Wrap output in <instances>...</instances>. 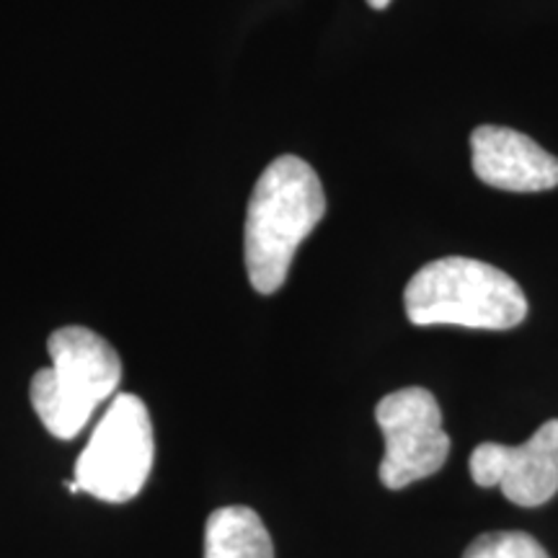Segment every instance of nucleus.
<instances>
[{"instance_id": "20e7f679", "label": "nucleus", "mask_w": 558, "mask_h": 558, "mask_svg": "<svg viewBox=\"0 0 558 558\" xmlns=\"http://www.w3.org/2000/svg\"><path fill=\"white\" fill-rule=\"evenodd\" d=\"M156 442L148 407L132 393L114 396L75 463L78 492L122 505L148 484Z\"/></svg>"}, {"instance_id": "f257e3e1", "label": "nucleus", "mask_w": 558, "mask_h": 558, "mask_svg": "<svg viewBox=\"0 0 558 558\" xmlns=\"http://www.w3.org/2000/svg\"><path fill=\"white\" fill-rule=\"evenodd\" d=\"M326 215L318 173L298 156H279L251 192L243 256L251 288L271 295L288 282L295 251Z\"/></svg>"}, {"instance_id": "6e6552de", "label": "nucleus", "mask_w": 558, "mask_h": 558, "mask_svg": "<svg viewBox=\"0 0 558 558\" xmlns=\"http://www.w3.org/2000/svg\"><path fill=\"white\" fill-rule=\"evenodd\" d=\"M205 558H275V543L254 509L222 507L207 520Z\"/></svg>"}, {"instance_id": "7ed1b4c3", "label": "nucleus", "mask_w": 558, "mask_h": 558, "mask_svg": "<svg viewBox=\"0 0 558 558\" xmlns=\"http://www.w3.org/2000/svg\"><path fill=\"white\" fill-rule=\"evenodd\" d=\"M52 365L32 378V407L47 432L78 437L122 383V360L107 339L86 326H65L47 341Z\"/></svg>"}, {"instance_id": "f03ea898", "label": "nucleus", "mask_w": 558, "mask_h": 558, "mask_svg": "<svg viewBox=\"0 0 558 558\" xmlns=\"http://www.w3.org/2000/svg\"><path fill=\"white\" fill-rule=\"evenodd\" d=\"M403 308L414 326L509 331L525 320L527 298L507 271L465 256H445L409 279Z\"/></svg>"}, {"instance_id": "39448f33", "label": "nucleus", "mask_w": 558, "mask_h": 558, "mask_svg": "<svg viewBox=\"0 0 558 558\" xmlns=\"http://www.w3.org/2000/svg\"><path fill=\"white\" fill-rule=\"evenodd\" d=\"M375 418L386 437L383 486L399 492L442 471L450 456V437L442 429L439 403L427 388L411 386L386 396L375 409Z\"/></svg>"}, {"instance_id": "9d476101", "label": "nucleus", "mask_w": 558, "mask_h": 558, "mask_svg": "<svg viewBox=\"0 0 558 558\" xmlns=\"http://www.w3.org/2000/svg\"><path fill=\"white\" fill-rule=\"evenodd\" d=\"M388 3H390V0H367V5H373L375 11H383Z\"/></svg>"}, {"instance_id": "423d86ee", "label": "nucleus", "mask_w": 558, "mask_h": 558, "mask_svg": "<svg viewBox=\"0 0 558 558\" xmlns=\"http://www.w3.org/2000/svg\"><path fill=\"white\" fill-rule=\"evenodd\" d=\"M471 478L478 486H499L518 507H541L558 494V418H548L527 442H484L471 452Z\"/></svg>"}, {"instance_id": "0eeeda50", "label": "nucleus", "mask_w": 558, "mask_h": 558, "mask_svg": "<svg viewBox=\"0 0 558 558\" xmlns=\"http://www.w3.org/2000/svg\"><path fill=\"white\" fill-rule=\"evenodd\" d=\"M473 171L501 192H546L558 186V158L518 130L484 124L473 130Z\"/></svg>"}, {"instance_id": "1a4fd4ad", "label": "nucleus", "mask_w": 558, "mask_h": 558, "mask_svg": "<svg viewBox=\"0 0 558 558\" xmlns=\"http://www.w3.org/2000/svg\"><path fill=\"white\" fill-rule=\"evenodd\" d=\"M463 558H550L548 550L527 533H484L465 548Z\"/></svg>"}]
</instances>
